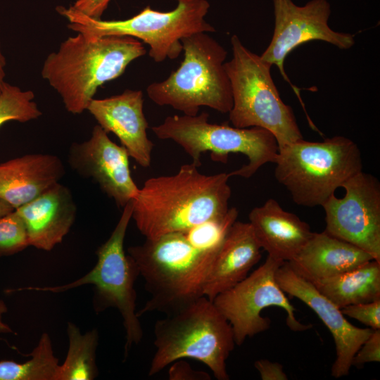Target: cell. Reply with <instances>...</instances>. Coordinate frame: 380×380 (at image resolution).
I'll return each mask as SVG.
<instances>
[{"instance_id":"6da1fadb","label":"cell","mask_w":380,"mask_h":380,"mask_svg":"<svg viewBox=\"0 0 380 380\" xmlns=\"http://www.w3.org/2000/svg\"><path fill=\"white\" fill-rule=\"evenodd\" d=\"M229 177L203 174L191 163L174 175L149 178L132 199V219L146 239H156L221 217L229 209Z\"/></svg>"},{"instance_id":"7a4b0ae2","label":"cell","mask_w":380,"mask_h":380,"mask_svg":"<svg viewBox=\"0 0 380 380\" xmlns=\"http://www.w3.org/2000/svg\"><path fill=\"white\" fill-rule=\"evenodd\" d=\"M146 53L143 44L132 37L92 39L77 33L47 56L42 77L61 96L67 111L81 114L100 86L120 77L132 61Z\"/></svg>"},{"instance_id":"3957f363","label":"cell","mask_w":380,"mask_h":380,"mask_svg":"<svg viewBox=\"0 0 380 380\" xmlns=\"http://www.w3.org/2000/svg\"><path fill=\"white\" fill-rule=\"evenodd\" d=\"M217 251L200 250L182 232L167 234L127 248L151 295L138 317L173 314L204 296Z\"/></svg>"},{"instance_id":"277c9868","label":"cell","mask_w":380,"mask_h":380,"mask_svg":"<svg viewBox=\"0 0 380 380\" xmlns=\"http://www.w3.org/2000/svg\"><path fill=\"white\" fill-rule=\"evenodd\" d=\"M156 352L148 376L183 358L203 362L217 380H229L226 362L236 346L232 327L205 296L154 325Z\"/></svg>"},{"instance_id":"5b68a950","label":"cell","mask_w":380,"mask_h":380,"mask_svg":"<svg viewBox=\"0 0 380 380\" xmlns=\"http://www.w3.org/2000/svg\"><path fill=\"white\" fill-rule=\"evenodd\" d=\"M274 177L297 205H322L348 179L362 171L361 151L343 136L303 139L279 148Z\"/></svg>"},{"instance_id":"8992f818","label":"cell","mask_w":380,"mask_h":380,"mask_svg":"<svg viewBox=\"0 0 380 380\" xmlns=\"http://www.w3.org/2000/svg\"><path fill=\"white\" fill-rule=\"evenodd\" d=\"M181 42L184 59L180 66L166 80L150 84L148 98L186 115H197L201 106L229 113L233 99L224 68L226 49L206 32L184 37Z\"/></svg>"},{"instance_id":"52a82bcc","label":"cell","mask_w":380,"mask_h":380,"mask_svg":"<svg viewBox=\"0 0 380 380\" xmlns=\"http://www.w3.org/2000/svg\"><path fill=\"white\" fill-rule=\"evenodd\" d=\"M177 6L170 11L144 8L125 20H103L90 18L70 7L58 6L56 11L67 18L68 27L89 38L105 36H129L148 44L149 56L156 62L176 59L182 51L181 39L215 29L205 20L210 8L207 0H175Z\"/></svg>"},{"instance_id":"ba28073f","label":"cell","mask_w":380,"mask_h":380,"mask_svg":"<svg viewBox=\"0 0 380 380\" xmlns=\"http://www.w3.org/2000/svg\"><path fill=\"white\" fill-rule=\"evenodd\" d=\"M232 58L224 63L233 105L228 113L235 127H258L270 132L279 148L303 139L292 108L280 97L272 65L250 51L237 35L231 37Z\"/></svg>"},{"instance_id":"9c48e42d","label":"cell","mask_w":380,"mask_h":380,"mask_svg":"<svg viewBox=\"0 0 380 380\" xmlns=\"http://www.w3.org/2000/svg\"><path fill=\"white\" fill-rule=\"evenodd\" d=\"M209 115L203 112L196 115H170L151 127L162 140H172L192 158V163L201 166V156L210 152L215 162L227 163L231 153H241L248 163L229 173L248 179L267 163H273L279 152L274 136L268 130L252 127L239 128L227 124L210 123Z\"/></svg>"},{"instance_id":"30bf717a","label":"cell","mask_w":380,"mask_h":380,"mask_svg":"<svg viewBox=\"0 0 380 380\" xmlns=\"http://www.w3.org/2000/svg\"><path fill=\"white\" fill-rule=\"evenodd\" d=\"M132 200L123 208L122 215L108 240L96 252L97 262L87 274L70 283L57 286H28L15 291L61 293L86 284L94 286V307L97 312L116 308L125 330V356L143 338V329L137 314L134 284L139 276L132 258L125 253L124 241L132 219Z\"/></svg>"},{"instance_id":"8fae6325","label":"cell","mask_w":380,"mask_h":380,"mask_svg":"<svg viewBox=\"0 0 380 380\" xmlns=\"http://www.w3.org/2000/svg\"><path fill=\"white\" fill-rule=\"evenodd\" d=\"M284 262L267 255L262 265L213 300L231 324L236 346L270 327L271 320L262 317L261 312L271 306L286 312V323L291 331H303L311 327L297 319L296 308L276 281V271Z\"/></svg>"},{"instance_id":"7c38bea8","label":"cell","mask_w":380,"mask_h":380,"mask_svg":"<svg viewBox=\"0 0 380 380\" xmlns=\"http://www.w3.org/2000/svg\"><path fill=\"white\" fill-rule=\"evenodd\" d=\"M345 196L331 195L322 205L324 231L368 253L380 262V183L362 171L341 186Z\"/></svg>"},{"instance_id":"4fadbf2b","label":"cell","mask_w":380,"mask_h":380,"mask_svg":"<svg viewBox=\"0 0 380 380\" xmlns=\"http://www.w3.org/2000/svg\"><path fill=\"white\" fill-rule=\"evenodd\" d=\"M273 35L260 56L272 65H277L305 109L298 89L293 85L285 72L286 56L299 45L312 40L323 41L340 49H349L355 44V36L336 32L329 27L331 6L327 0H311L304 6H298L292 0H273Z\"/></svg>"},{"instance_id":"5bb4252c","label":"cell","mask_w":380,"mask_h":380,"mask_svg":"<svg viewBox=\"0 0 380 380\" xmlns=\"http://www.w3.org/2000/svg\"><path fill=\"white\" fill-rule=\"evenodd\" d=\"M129 158L125 148L113 142L96 125L88 140L70 146L68 161L78 175L93 180L123 208L139 189L131 175Z\"/></svg>"},{"instance_id":"9a60e30c","label":"cell","mask_w":380,"mask_h":380,"mask_svg":"<svg viewBox=\"0 0 380 380\" xmlns=\"http://www.w3.org/2000/svg\"><path fill=\"white\" fill-rule=\"evenodd\" d=\"M275 279L285 293L307 305L329 329L336 347V359L331 366V374L334 378L347 376L354 355L373 329L357 327L350 323L340 308L322 295L311 282L294 272L287 262L277 270Z\"/></svg>"},{"instance_id":"2e32d148","label":"cell","mask_w":380,"mask_h":380,"mask_svg":"<svg viewBox=\"0 0 380 380\" xmlns=\"http://www.w3.org/2000/svg\"><path fill=\"white\" fill-rule=\"evenodd\" d=\"M143 106L141 91L126 89L110 97L94 98L87 110L105 132L118 138L129 157L142 167L148 168L151 164L154 144L147 135L148 123Z\"/></svg>"},{"instance_id":"e0dca14e","label":"cell","mask_w":380,"mask_h":380,"mask_svg":"<svg viewBox=\"0 0 380 380\" xmlns=\"http://www.w3.org/2000/svg\"><path fill=\"white\" fill-rule=\"evenodd\" d=\"M15 210L25 222L30 246L49 251L70 232L77 206L71 191L57 182Z\"/></svg>"},{"instance_id":"ac0fdd59","label":"cell","mask_w":380,"mask_h":380,"mask_svg":"<svg viewBox=\"0 0 380 380\" xmlns=\"http://www.w3.org/2000/svg\"><path fill=\"white\" fill-rule=\"evenodd\" d=\"M65 174L56 155L34 153L0 164V198L15 210L31 201Z\"/></svg>"},{"instance_id":"d6986e66","label":"cell","mask_w":380,"mask_h":380,"mask_svg":"<svg viewBox=\"0 0 380 380\" xmlns=\"http://www.w3.org/2000/svg\"><path fill=\"white\" fill-rule=\"evenodd\" d=\"M248 219L260 248L283 262L292 260L313 233L307 222L273 198L253 208Z\"/></svg>"},{"instance_id":"ffe728a7","label":"cell","mask_w":380,"mask_h":380,"mask_svg":"<svg viewBox=\"0 0 380 380\" xmlns=\"http://www.w3.org/2000/svg\"><path fill=\"white\" fill-rule=\"evenodd\" d=\"M374 260L360 248L325 231L313 232L295 258L287 262L300 277L315 284Z\"/></svg>"},{"instance_id":"44dd1931","label":"cell","mask_w":380,"mask_h":380,"mask_svg":"<svg viewBox=\"0 0 380 380\" xmlns=\"http://www.w3.org/2000/svg\"><path fill=\"white\" fill-rule=\"evenodd\" d=\"M260 250L250 223L236 220L216 254L204 296L213 301L218 294L243 280L260 261Z\"/></svg>"},{"instance_id":"7402d4cb","label":"cell","mask_w":380,"mask_h":380,"mask_svg":"<svg viewBox=\"0 0 380 380\" xmlns=\"http://www.w3.org/2000/svg\"><path fill=\"white\" fill-rule=\"evenodd\" d=\"M312 284L340 309L372 302L380 299V262L371 260Z\"/></svg>"},{"instance_id":"603a6c76","label":"cell","mask_w":380,"mask_h":380,"mask_svg":"<svg viewBox=\"0 0 380 380\" xmlns=\"http://www.w3.org/2000/svg\"><path fill=\"white\" fill-rule=\"evenodd\" d=\"M68 348L63 364L59 365L54 380H93L99 374L96 352L99 332L96 329L82 334L69 322L67 326Z\"/></svg>"},{"instance_id":"cb8c5ba5","label":"cell","mask_w":380,"mask_h":380,"mask_svg":"<svg viewBox=\"0 0 380 380\" xmlns=\"http://www.w3.org/2000/svg\"><path fill=\"white\" fill-rule=\"evenodd\" d=\"M30 356L23 363L0 361V380H54L59 364L47 333L42 334Z\"/></svg>"},{"instance_id":"d4e9b609","label":"cell","mask_w":380,"mask_h":380,"mask_svg":"<svg viewBox=\"0 0 380 380\" xmlns=\"http://www.w3.org/2000/svg\"><path fill=\"white\" fill-rule=\"evenodd\" d=\"M32 91L4 82L0 93V127L8 121L26 122L42 115Z\"/></svg>"},{"instance_id":"484cf974","label":"cell","mask_w":380,"mask_h":380,"mask_svg":"<svg viewBox=\"0 0 380 380\" xmlns=\"http://www.w3.org/2000/svg\"><path fill=\"white\" fill-rule=\"evenodd\" d=\"M238 215L236 208H229L225 215L205 221L182 233L196 248L217 251L228 231L236 221Z\"/></svg>"},{"instance_id":"4316f807","label":"cell","mask_w":380,"mask_h":380,"mask_svg":"<svg viewBox=\"0 0 380 380\" xmlns=\"http://www.w3.org/2000/svg\"><path fill=\"white\" fill-rule=\"evenodd\" d=\"M30 246L25 222L15 210L0 217V257L18 253Z\"/></svg>"},{"instance_id":"83f0119b","label":"cell","mask_w":380,"mask_h":380,"mask_svg":"<svg viewBox=\"0 0 380 380\" xmlns=\"http://www.w3.org/2000/svg\"><path fill=\"white\" fill-rule=\"evenodd\" d=\"M343 315L355 319L373 330L380 329V299L350 305L341 309Z\"/></svg>"},{"instance_id":"f1b7e54d","label":"cell","mask_w":380,"mask_h":380,"mask_svg":"<svg viewBox=\"0 0 380 380\" xmlns=\"http://www.w3.org/2000/svg\"><path fill=\"white\" fill-rule=\"evenodd\" d=\"M380 361V329L373 330L358 349L352 360V366L362 367L366 363Z\"/></svg>"},{"instance_id":"f546056e","label":"cell","mask_w":380,"mask_h":380,"mask_svg":"<svg viewBox=\"0 0 380 380\" xmlns=\"http://www.w3.org/2000/svg\"><path fill=\"white\" fill-rule=\"evenodd\" d=\"M169 370V379L171 380H209L208 374L194 370L185 361L178 360Z\"/></svg>"},{"instance_id":"4dcf8cb0","label":"cell","mask_w":380,"mask_h":380,"mask_svg":"<svg viewBox=\"0 0 380 380\" xmlns=\"http://www.w3.org/2000/svg\"><path fill=\"white\" fill-rule=\"evenodd\" d=\"M254 367L259 372L262 380H287L288 376L283 365L267 359L258 360Z\"/></svg>"},{"instance_id":"1f68e13d","label":"cell","mask_w":380,"mask_h":380,"mask_svg":"<svg viewBox=\"0 0 380 380\" xmlns=\"http://www.w3.org/2000/svg\"><path fill=\"white\" fill-rule=\"evenodd\" d=\"M110 0H77L72 6L73 9L95 19H100Z\"/></svg>"},{"instance_id":"d6a6232c","label":"cell","mask_w":380,"mask_h":380,"mask_svg":"<svg viewBox=\"0 0 380 380\" xmlns=\"http://www.w3.org/2000/svg\"><path fill=\"white\" fill-rule=\"evenodd\" d=\"M7 310L8 309L6 304L2 300L0 299V333L6 334L12 332V330L9 326L4 323L2 320V315L6 312Z\"/></svg>"},{"instance_id":"836d02e7","label":"cell","mask_w":380,"mask_h":380,"mask_svg":"<svg viewBox=\"0 0 380 380\" xmlns=\"http://www.w3.org/2000/svg\"><path fill=\"white\" fill-rule=\"evenodd\" d=\"M5 65H6V60L1 51V45H0V93H1L3 84L5 82L4 80V77H5V72H4Z\"/></svg>"},{"instance_id":"e575fe53","label":"cell","mask_w":380,"mask_h":380,"mask_svg":"<svg viewBox=\"0 0 380 380\" xmlns=\"http://www.w3.org/2000/svg\"><path fill=\"white\" fill-rule=\"evenodd\" d=\"M15 209L8 203L0 198V217L5 215Z\"/></svg>"}]
</instances>
